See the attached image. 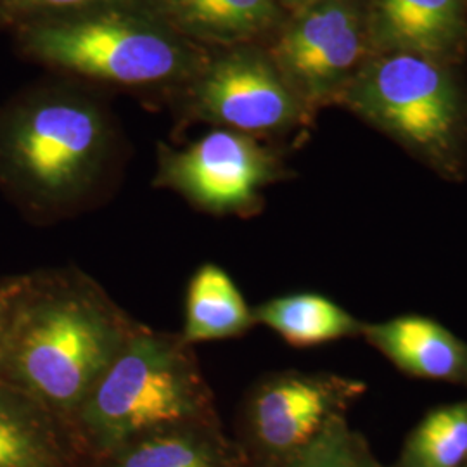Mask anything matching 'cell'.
I'll use <instances>...</instances> for the list:
<instances>
[{
    "label": "cell",
    "mask_w": 467,
    "mask_h": 467,
    "mask_svg": "<svg viewBox=\"0 0 467 467\" xmlns=\"http://www.w3.org/2000/svg\"><path fill=\"white\" fill-rule=\"evenodd\" d=\"M137 326L78 270L30 274L9 324L0 381L71 426Z\"/></svg>",
    "instance_id": "obj_1"
},
{
    "label": "cell",
    "mask_w": 467,
    "mask_h": 467,
    "mask_svg": "<svg viewBox=\"0 0 467 467\" xmlns=\"http://www.w3.org/2000/svg\"><path fill=\"white\" fill-rule=\"evenodd\" d=\"M218 420L215 400L184 339L137 326L71 420L88 459L171 426Z\"/></svg>",
    "instance_id": "obj_2"
},
{
    "label": "cell",
    "mask_w": 467,
    "mask_h": 467,
    "mask_svg": "<svg viewBox=\"0 0 467 467\" xmlns=\"http://www.w3.org/2000/svg\"><path fill=\"white\" fill-rule=\"evenodd\" d=\"M345 102L370 125L447 179L467 167V111L441 61L388 52L360 67L343 88Z\"/></svg>",
    "instance_id": "obj_3"
},
{
    "label": "cell",
    "mask_w": 467,
    "mask_h": 467,
    "mask_svg": "<svg viewBox=\"0 0 467 467\" xmlns=\"http://www.w3.org/2000/svg\"><path fill=\"white\" fill-rule=\"evenodd\" d=\"M106 127L80 102H46L26 111L0 139L4 173L34 200L56 204L82 194L106 154Z\"/></svg>",
    "instance_id": "obj_4"
},
{
    "label": "cell",
    "mask_w": 467,
    "mask_h": 467,
    "mask_svg": "<svg viewBox=\"0 0 467 467\" xmlns=\"http://www.w3.org/2000/svg\"><path fill=\"white\" fill-rule=\"evenodd\" d=\"M368 384L336 372L283 370L262 378L243 409L248 449L258 467H285L333 419L347 416Z\"/></svg>",
    "instance_id": "obj_5"
},
{
    "label": "cell",
    "mask_w": 467,
    "mask_h": 467,
    "mask_svg": "<svg viewBox=\"0 0 467 467\" xmlns=\"http://www.w3.org/2000/svg\"><path fill=\"white\" fill-rule=\"evenodd\" d=\"M30 44L54 65L118 84L161 82L184 65V52L171 36L121 15L46 25L34 30Z\"/></svg>",
    "instance_id": "obj_6"
},
{
    "label": "cell",
    "mask_w": 467,
    "mask_h": 467,
    "mask_svg": "<svg viewBox=\"0 0 467 467\" xmlns=\"http://www.w3.org/2000/svg\"><path fill=\"white\" fill-rule=\"evenodd\" d=\"M368 42V15L357 0H316L287 26L274 57L291 90L318 102L348 85Z\"/></svg>",
    "instance_id": "obj_7"
},
{
    "label": "cell",
    "mask_w": 467,
    "mask_h": 467,
    "mask_svg": "<svg viewBox=\"0 0 467 467\" xmlns=\"http://www.w3.org/2000/svg\"><path fill=\"white\" fill-rule=\"evenodd\" d=\"M279 175L275 156L253 137L215 130L187 150L167 154L158 182L201 210L246 215L258 208L262 189Z\"/></svg>",
    "instance_id": "obj_8"
},
{
    "label": "cell",
    "mask_w": 467,
    "mask_h": 467,
    "mask_svg": "<svg viewBox=\"0 0 467 467\" xmlns=\"http://www.w3.org/2000/svg\"><path fill=\"white\" fill-rule=\"evenodd\" d=\"M202 117L241 134L279 132L300 121V99L267 61L239 54L220 61L200 87Z\"/></svg>",
    "instance_id": "obj_9"
},
{
    "label": "cell",
    "mask_w": 467,
    "mask_h": 467,
    "mask_svg": "<svg viewBox=\"0 0 467 467\" xmlns=\"http://www.w3.org/2000/svg\"><path fill=\"white\" fill-rule=\"evenodd\" d=\"M368 42L383 54L407 52L445 61L464 44L462 0H368Z\"/></svg>",
    "instance_id": "obj_10"
},
{
    "label": "cell",
    "mask_w": 467,
    "mask_h": 467,
    "mask_svg": "<svg viewBox=\"0 0 467 467\" xmlns=\"http://www.w3.org/2000/svg\"><path fill=\"white\" fill-rule=\"evenodd\" d=\"M362 337L403 374L467 388V343L424 316L366 322Z\"/></svg>",
    "instance_id": "obj_11"
},
{
    "label": "cell",
    "mask_w": 467,
    "mask_h": 467,
    "mask_svg": "<svg viewBox=\"0 0 467 467\" xmlns=\"http://www.w3.org/2000/svg\"><path fill=\"white\" fill-rule=\"evenodd\" d=\"M82 453L67 420L0 381V467H75Z\"/></svg>",
    "instance_id": "obj_12"
},
{
    "label": "cell",
    "mask_w": 467,
    "mask_h": 467,
    "mask_svg": "<svg viewBox=\"0 0 467 467\" xmlns=\"http://www.w3.org/2000/svg\"><path fill=\"white\" fill-rule=\"evenodd\" d=\"M92 467H251V461L213 420L144 434L94 459Z\"/></svg>",
    "instance_id": "obj_13"
},
{
    "label": "cell",
    "mask_w": 467,
    "mask_h": 467,
    "mask_svg": "<svg viewBox=\"0 0 467 467\" xmlns=\"http://www.w3.org/2000/svg\"><path fill=\"white\" fill-rule=\"evenodd\" d=\"M256 324L277 334L293 348H314L339 339L362 337L366 322L318 293H293L253 308Z\"/></svg>",
    "instance_id": "obj_14"
},
{
    "label": "cell",
    "mask_w": 467,
    "mask_h": 467,
    "mask_svg": "<svg viewBox=\"0 0 467 467\" xmlns=\"http://www.w3.org/2000/svg\"><path fill=\"white\" fill-rule=\"evenodd\" d=\"M254 324L253 308L223 268L204 264L192 274L181 333L187 345L239 337Z\"/></svg>",
    "instance_id": "obj_15"
},
{
    "label": "cell",
    "mask_w": 467,
    "mask_h": 467,
    "mask_svg": "<svg viewBox=\"0 0 467 467\" xmlns=\"http://www.w3.org/2000/svg\"><path fill=\"white\" fill-rule=\"evenodd\" d=\"M395 467H467V399L428 412L405 438Z\"/></svg>",
    "instance_id": "obj_16"
},
{
    "label": "cell",
    "mask_w": 467,
    "mask_h": 467,
    "mask_svg": "<svg viewBox=\"0 0 467 467\" xmlns=\"http://www.w3.org/2000/svg\"><path fill=\"white\" fill-rule=\"evenodd\" d=\"M165 4L185 26L217 38L262 34L279 16L272 0H165Z\"/></svg>",
    "instance_id": "obj_17"
},
{
    "label": "cell",
    "mask_w": 467,
    "mask_h": 467,
    "mask_svg": "<svg viewBox=\"0 0 467 467\" xmlns=\"http://www.w3.org/2000/svg\"><path fill=\"white\" fill-rule=\"evenodd\" d=\"M285 467H383L347 416L336 418Z\"/></svg>",
    "instance_id": "obj_18"
},
{
    "label": "cell",
    "mask_w": 467,
    "mask_h": 467,
    "mask_svg": "<svg viewBox=\"0 0 467 467\" xmlns=\"http://www.w3.org/2000/svg\"><path fill=\"white\" fill-rule=\"evenodd\" d=\"M28 279H30V274H21V275L0 279V362H2V353H4V345H5L11 318H13L17 300H19L23 289L26 287Z\"/></svg>",
    "instance_id": "obj_19"
},
{
    "label": "cell",
    "mask_w": 467,
    "mask_h": 467,
    "mask_svg": "<svg viewBox=\"0 0 467 467\" xmlns=\"http://www.w3.org/2000/svg\"><path fill=\"white\" fill-rule=\"evenodd\" d=\"M19 5L25 7H38V9H67V7H82L88 4H96L102 0H16Z\"/></svg>",
    "instance_id": "obj_20"
},
{
    "label": "cell",
    "mask_w": 467,
    "mask_h": 467,
    "mask_svg": "<svg viewBox=\"0 0 467 467\" xmlns=\"http://www.w3.org/2000/svg\"><path fill=\"white\" fill-rule=\"evenodd\" d=\"M274 4H284V5H308V4H312V2H316V0H272Z\"/></svg>",
    "instance_id": "obj_21"
},
{
    "label": "cell",
    "mask_w": 467,
    "mask_h": 467,
    "mask_svg": "<svg viewBox=\"0 0 467 467\" xmlns=\"http://www.w3.org/2000/svg\"><path fill=\"white\" fill-rule=\"evenodd\" d=\"M251 467H258V466H254V464H251Z\"/></svg>",
    "instance_id": "obj_22"
}]
</instances>
